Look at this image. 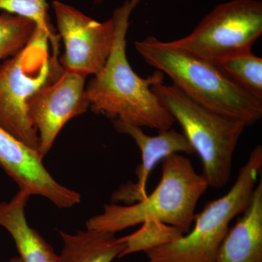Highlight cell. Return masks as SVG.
Listing matches in <instances>:
<instances>
[{"label":"cell","instance_id":"obj_16","mask_svg":"<svg viewBox=\"0 0 262 262\" xmlns=\"http://www.w3.org/2000/svg\"><path fill=\"white\" fill-rule=\"evenodd\" d=\"M0 10L32 20L38 29L46 33L53 51L52 61L54 64H60V37L55 33L50 22L46 0H0Z\"/></svg>","mask_w":262,"mask_h":262},{"label":"cell","instance_id":"obj_18","mask_svg":"<svg viewBox=\"0 0 262 262\" xmlns=\"http://www.w3.org/2000/svg\"><path fill=\"white\" fill-rule=\"evenodd\" d=\"M143 225L144 227L135 233L122 237L125 248L120 258L139 251L144 252L149 248L171 242L183 235L177 229L159 222H146Z\"/></svg>","mask_w":262,"mask_h":262},{"label":"cell","instance_id":"obj_7","mask_svg":"<svg viewBox=\"0 0 262 262\" xmlns=\"http://www.w3.org/2000/svg\"><path fill=\"white\" fill-rule=\"evenodd\" d=\"M261 34V2L232 0L215 6L190 34L170 43L193 56L216 63L252 51Z\"/></svg>","mask_w":262,"mask_h":262},{"label":"cell","instance_id":"obj_2","mask_svg":"<svg viewBox=\"0 0 262 262\" xmlns=\"http://www.w3.org/2000/svg\"><path fill=\"white\" fill-rule=\"evenodd\" d=\"M134 46L148 64L168 75L174 85L204 107L246 127L261 120V101L241 89L215 63L155 37L136 41Z\"/></svg>","mask_w":262,"mask_h":262},{"label":"cell","instance_id":"obj_13","mask_svg":"<svg viewBox=\"0 0 262 262\" xmlns=\"http://www.w3.org/2000/svg\"><path fill=\"white\" fill-rule=\"evenodd\" d=\"M30 196L18 189L9 201L0 202V227L11 236L23 262H61L51 245L29 225L26 208Z\"/></svg>","mask_w":262,"mask_h":262},{"label":"cell","instance_id":"obj_14","mask_svg":"<svg viewBox=\"0 0 262 262\" xmlns=\"http://www.w3.org/2000/svg\"><path fill=\"white\" fill-rule=\"evenodd\" d=\"M63 247L61 262H113L121 257L125 248L123 239L115 234L96 229L79 230L73 234L60 231Z\"/></svg>","mask_w":262,"mask_h":262},{"label":"cell","instance_id":"obj_10","mask_svg":"<svg viewBox=\"0 0 262 262\" xmlns=\"http://www.w3.org/2000/svg\"><path fill=\"white\" fill-rule=\"evenodd\" d=\"M33 149L0 126V167L19 190L46 198L59 208H70L81 202L80 193L57 182Z\"/></svg>","mask_w":262,"mask_h":262},{"label":"cell","instance_id":"obj_17","mask_svg":"<svg viewBox=\"0 0 262 262\" xmlns=\"http://www.w3.org/2000/svg\"><path fill=\"white\" fill-rule=\"evenodd\" d=\"M37 26L29 19L0 13V64L23 50L34 36Z\"/></svg>","mask_w":262,"mask_h":262},{"label":"cell","instance_id":"obj_8","mask_svg":"<svg viewBox=\"0 0 262 262\" xmlns=\"http://www.w3.org/2000/svg\"><path fill=\"white\" fill-rule=\"evenodd\" d=\"M53 8L64 45V53L59 58L62 68L85 77L97 75L113 48L115 19L98 22L59 1L53 2Z\"/></svg>","mask_w":262,"mask_h":262},{"label":"cell","instance_id":"obj_9","mask_svg":"<svg viewBox=\"0 0 262 262\" xmlns=\"http://www.w3.org/2000/svg\"><path fill=\"white\" fill-rule=\"evenodd\" d=\"M85 79L84 76L63 70L57 78L29 98V121L37 131L39 153L42 158L49 152L66 124L89 108Z\"/></svg>","mask_w":262,"mask_h":262},{"label":"cell","instance_id":"obj_6","mask_svg":"<svg viewBox=\"0 0 262 262\" xmlns=\"http://www.w3.org/2000/svg\"><path fill=\"white\" fill-rule=\"evenodd\" d=\"M49 44L47 34L37 27L29 44L0 64V126L38 151L39 139L29 121L27 102L63 70L52 62Z\"/></svg>","mask_w":262,"mask_h":262},{"label":"cell","instance_id":"obj_4","mask_svg":"<svg viewBox=\"0 0 262 262\" xmlns=\"http://www.w3.org/2000/svg\"><path fill=\"white\" fill-rule=\"evenodd\" d=\"M262 168V146H256L229 192L194 215V228L182 237L146 250L149 262H215L234 217L247 208Z\"/></svg>","mask_w":262,"mask_h":262},{"label":"cell","instance_id":"obj_20","mask_svg":"<svg viewBox=\"0 0 262 262\" xmlns=\"http://www.w3.org/2000/svg\"><path fill=\"white\" fill-rule=\"evenodd\" d=\"M103 1H104V0H95V4H100V3H102Z\"/></svg>","mask_w":262,"mask_h":262},{"label":"cell","instance_id":"obj_19","mask_svg":"<svg viewBox=\"0 0 262 262\" xmlns=\"http://www.w3.org/2000/svg\"><path fill=\"white\" fill-rule=\"evenodd\" d=\"M5 262H23L20 256H13V257L10 258L8 261Z\"/></svg>","mask_w":262,"mask_h":262},{"label":"cell","instance_id":"obj_1","mask_svg":"<svg viewBox=\"0 0 262 262\" xmlns=\"http://www.w3.org/2000/svg\"><path fill=\"white\" fill-rule=\"evenodd\" d=\"M141 1L126 0L114 11L115 37L113 48L102 70L88 84L86 95L91 110L113 122L158 131L168 130L175 120L151 90L154 84L163 83L164 74L156 70L142 78L134 72L127 58L129 20Z\"/></svg>","mask_w":262,"mask_h":262},{"label":"cell","instance_id":"obj_21","mask_svg":"<svg viewBox=\"0 0 262 262\" xmlns=\"http://www.w3.org/2000/svg\"><path fill=\"white\" fill-rule=\"evenodd\" d=\"M148 262H149V261H148Z\"/></svg>","mask_w":262,"mask_h":262},{"label":"cell","instance_id":"obj_5","mask_svg":"<svg viewBox=\"0 0 262 262\" xmlns=\"http://www.w3.org/2000/svg\"><path fill=\"white\" fill-rule=\"evenodd\" d=\"M151 90L179 122L182 134L199 155L208 186L217 189L225 186L231 177L232 157L245 125L204 107L174 84H156Z\"/></svg>","mask_w":262,"mask_h":262},{"label":"cell","instance_id":"obj_15","mask_svg":"<svg viewBox=\"0 0 262 262\" xmlns=\"http://www.w3.org/2000/svg\"><path fill=\"white\" fill-rule=\"evenodd\" d=\"M213 63L241 89L262 102L261 57L250 51Z\"/></svg>","mask_w":262,"mask_h":262},{"label":"cell","instance_id":"obj_3","mask_svg":"<svg viewBox=\"0 0 262 262\" xmlns=\"http://www.w3.org/2000/svg\"><path fill=\"white\" fill-rule=\"evenodd\" d=\"M162 177L145 199L131 205L111 203L86 222L88 229L116 234L119 231L157 222L183 234L192 227L195 208L209 187L203 174L196 173L190 160L178 153L161 161Z\"/></svg>","mask_w":262,"mask_h":262},{"label":"cell","instance_id":"obj_11","mask_svg":"<svg viewBox=\"0 0 262 262\" xmlns=\"http://www.w3.org/2000/svg\"><path fill=\"white\" fill-rule=\"evenodd\" d=\"M113 122L119 133L126 134L134 139L141 155V163L136 170V182H128L120 186L112 195L113 203L131 205L145 199L148 194L146 185L150 174L158 163L168 155L175 153H194L185 136L172 127L158 131V135L151 136L146 134L142 127L120 121Z\"/></svg>","mask_w":262,"mask_h":262},{"label":"cell","instance_id":"obj_12","mask_svg":"<svg viewBox=\"0 0 262 262\" xmlns=\"http://www.w3.org/2000/svg\"><path fill=\"white\" fill-rule=\"evenodd\" d=\"M215 262H262V179L242 216L227 231Z\"/></svg>","mask_w":262,"mask_h":262}]
</instances>
